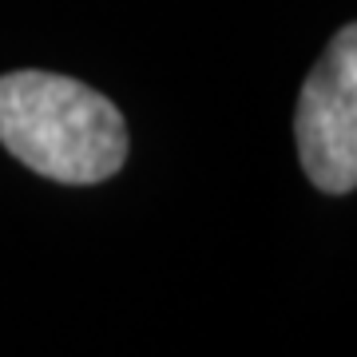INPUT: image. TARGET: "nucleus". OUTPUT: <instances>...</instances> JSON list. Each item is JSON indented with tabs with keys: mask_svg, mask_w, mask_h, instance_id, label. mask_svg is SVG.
<instances>
[{
	"mask_svg": "<svg viewBox=\"0 0 357 357\" xmlns=\"http://www.w3.org/2000/svg\"><path fill=\"white\" fill-rule=\"evenodd\" d=\"M0 143L28 171L68 187L103 183L128 159V128L107 96L32 68L0 76Z\"/></svg>",
	"mask_w": 357,
	"mask_h": 357,
	"instance_id": "1",
	"label": "nucleus"
},
{
	"mask_svg": "<svg viewBox=\"0 0 357 357\" xmlns=\"http://www.w3.org/2000/svg\"><path fill=\"white\" fill-rule=\"evenodd\" d=\"M298 159L306 178L326 195L357 187V28L333 32L318 68L298 96Z\"/></svg>",
	"mask_w": 357,
	"mask_h": 357,
	"instance_id": "2",
	"label": "nucleus"
}]
</instances>
